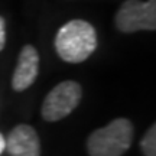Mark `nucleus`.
Here are the masks:
<instances>
[{
	"instance_id": "nucleus-1",
	"label": "nucleus",
	"mask_w": 156,
	"mask_h": 156,
	"mask_svg": "<svg viewBox=\"0 0 156 156\" xmlns=\"http://www.w3.org/2000/svg\"><path fill=\"white\" fill-rule=\"evenodd\" d=\"M97 48V32L87 20L74 19L67 22L55 35V51L62 61L69 64L84 62Z\"/></svg>"
},
{
	"instance_id": "nucleus-2",
	"label": "nucleus",
	"mask_w": 156,
	"mask_h": 156,
	"mask_svg": "<svg viewBox=\"0 0 156 156\" xmlns=\"http://www.w3.org/2000/svg\"><path fill=\"white\" fill-rule=\"evenodd\" d=\"M134 129L127 119H114L107 126L90 134L87 149L90 156H122L133 142Z\"/></svg>"
},
{
	"instance_id": "nucleus-3",
	"label": "nucleus",
	"mask_w": 156,
	"mask_h": 156,
	"mask_svg": "<svg viewBox=\"0 0 156 156\" xmlns=\"http://www.w3.org/2000/svg\"><path fill=\"white\" fill-rule=\"evenodd\" d=\"M117 29L123 34L156 29V0H124L114 16Z\"/></svg>"
},
{
	"instance_id": "nucleus-4",
	"label": "nucleus",
	"mask_w": 156,
	"mask_h": 156,
	"mask_svg": "<svg viewBox=\"0 0 156 156\" xmlns=\"http://www.w3.org/2000/svg\"><path fill=\"white\" fill-rule=\"evenodd\" d=\"M83 97L81 85L77 81H62L45 97L41 113L46 122H58L69 116Z\"/></svg>"
},
{
	"instance_id": "nucleus-5",
	"label": "nucleus",
	"mask_w": 156,
	"mask_h": 156,
	"mask_svg": "<svg viewBox=\"0 0 156 156\" xmlns=\"http://www.w3.org/2000/svg\"><path fill=\"white\" fill-rule=\"evenodd\" d=\"M39 71V54L32 45H25L19 58L15 73L12 77V88L15 91H23L29 88L38 77Z\"/></svg>"
},
{
	"instance_id": "nucleus-6",
	"label": "nucleus",
	"mask_w": 156,
	"mask_h": 156,
	"mask_svg": "<svg viewBox=\"0 0 156 156\" xmlns=\"http://www.w3.org/2000/svg\"><path fill=\"white\" fill-rule=\"evenodd\" d=\"M6 149L12 156H41L38 133L29 124H19L6 140Z\"/></svg>"
},
{
	"instance_id": "nucleus-7",
	"label": "nucleus",
	"mask_w": 156,
	"mask_h": 156,
	"mask_svg": "<svg viewBox=\"0 0 156 156\" xmlns=\"http://www.w3.org/2000/svg\"><path fill=\"white\" fill-rule=\"evenodd\" d=\"M140 147L145 156H156V126L152 124L140 142Z\"/></svg>"
},
{
	"instance_id": "nucleus-8",
	"label": "nucleus",
	"mask_w": 156,
	"mask_h": 156,
	"mask_svg": "<svg viewBox=\"0 0 156 156\" xmlns=\"http://www.w3.org/2000/svg\"><path fill=\"white\" fill-rule=\"evenodd\" d=\"M6 45V22L5 19L0 16V51H3Z\"/></svg>"
},
{
	"instance_id": "nucleus-9",
	"label": "nucleus",
	"mask_w": 156,
	"mask_h": 156,
	"mask_svg": "<svg viewBox=\"0 0 156 156\" xmlns=\"http://www.w3.org/2000/svg\"><path fill=\"white\" fill-rule=\"evenodd\" d=\"M5 149H6V139H5V136L0 133V155L3 153Z\"/></svg>"
}]
</instances>
